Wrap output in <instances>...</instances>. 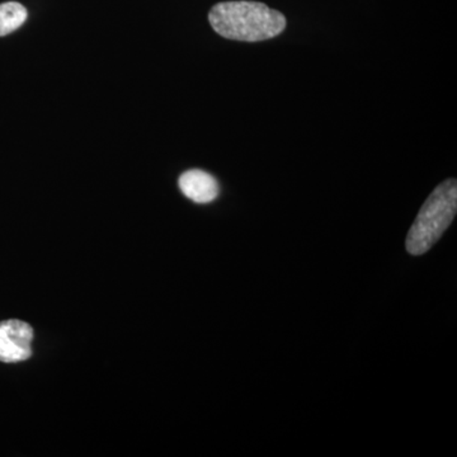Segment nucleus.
Returning <instances> with one entry per match:
<instances>
[{"instance_id":"f257e3e1","label":"nucleus","mask_w":457,"mask_h":457,"mask_svg":"<svg viewBox=\"0 0 457 457\" xmlns=\"http://www.w3.org/2000/svg\"><path fill=\"white\" fill-rule=\"evenodd\" d=\"M209 21L216 33L228 40L258 42L285 31L281 12L258 2H222L213 5Z\"/></svg>"},{"instance_id":"39448f33","label":"nucleus","mask_w":457,"mask_h":457,"mask_svg":"<svg viewBox=\"0 0 457 457\" xmlns=\"http://www.w3.org/2000/svg\"><path fill=\"white\" fill-rule=\"evenodd\" d=\"M27 20V9L21 3L7 2L0 4V37L20 29Z\"/></svg>"},{"instance_id":"20e7f679","label":"nucleus","mask_w":457,"mask_h":457,"mask_svg":"<svg viewBox=\"0 0 457 457\" xmlns=\"http://www.w3.org/2000/svg\"><path fill=\"white\" fill-rule=\"evenodd\" d=\"M179 185L182 194L197 204L212 203L219 195L218 180L200 170L185 171L179 177Z\"/></svg>"},{"instance_id":"7ed1b4c3","label":"nucleus","mask_w":457,"mask_h":457,"mask_svg":"<svg viewBox=\"0 0 457 457\" xmlns=\"http://www.w3.org/2000/svg\"><path fill=\"white\" fill-rule=\"evenodd\" d=\"M33 329L18 319L0 321V362H22L32 356Z\"/></svg>"},{"instance_id":"f03ea898","label":"nucleus","mask_w":457,"mask_h":457,"mask_svg":"<svg viewBox=\"0 0 457 457\" xmlns=\"http://www.w3.org/2000/svg\"><path fill=\"white\" fill-rule=\"evenodd\" d=\"M456 212L457 182L455 179H450L435 188L418 213L405 243L408 253H427L453 224Z\"/></svg>"}]
</instances>
